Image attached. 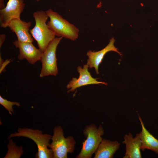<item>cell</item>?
Here are the masks:
<instances>
[{
  "instance_id": "obj_1",
  "label": "cell",
  "mask_w": 158,
  "mask_h": 158,
  "mask_svg": "<svg viewBox=\"0 0 158 158\" xmlns=\"http://www.w3.org/2000/svg\"><path fill=\"white\" fill-rule=\"evenodd\" d=\"M16 137H23L29 138L35 142L38 148L35 158H53L52 150L51 149L48 148L50 144L49 142L52 135L43 134L42 130L37 129L24 128H19L17 132L10 134L8 139Z\"/></svg>"
},
{
  "instance_id": "obj_2",
  "label": "cell",
  "mask_w": 158,
  "mask_h": 158,
  "mask_svg": "<svg viewBox=\"0 0 158 158\" xmlns=\"http://www.w3.org/2000/svg\"><path fill=\"white\" fill-rule=\"evenodd\" d=\"M33 16L35 25L30 32L37 42L39 49L43 52L50 42L55 38L56 35L46 24L49 17L46 12L37 11L33 13Z\"/></svg>"
},
{
  "instance_id": "obj_3",
  "label": "cell",
  "mask_w": 158,
  "mask_h": 158,
  "mask_svg": "<svg viewBox=\"0 0 158 158\" xmlns=\"http://www.w3.org/2000/svg\"><path fill=\"white\" fill-rule=\"evenodd\" d=\"M45 12L50 19L47 24L56 36L72 41L78 38L79 30L75 25L70 23L51 9Z\"/></svg>"
},
{
  "instance_id": "obj_4",
  "label": "cell",
  "mask_w": 158,
  "mask_h": 158,
  "mask_svg": "<svg viewBox=\"0 0 158 158\" xmlns=\"http://www.w3.org/2000/svg\"><path fill=\"white\" fill-rule=\"evenodd\" d=\"M86 139L83 142L82 148L77 158H90L95 153L103 138L104 129L101 125L97 127L92 124L86 126L83 131Z\"/></svg>"
},
{
  "instance_id": "obj_5",
  "label": "cell",
  "mask_w": 158,
  "mask_h": 158,
  "mask_svg": "<svg viewBox=\"0 0 158 158\" xmlns=\"http://www.w3.org/2000/svg\"><path fill=\"white\" fill-rule=\"evenodd\" d=\"M51 140L48 147L52 150L53 158H67L68 153L74 152L75 144L74 138L72 136L65 138L61 126L54 127Z\"/></svg>"
},
{
  "instance_id": "obj_6",
  "label": "cell",
  "mask_w": 158,
  "mask_h": 158,
  "mask_svg": "<svg viewBox=\"0 0 158 158\" xmlns=\"http://www.w3.org/2000/svg\"><path fill=\"white\" fill-rule=\"evenodd\" d=\"M62 38V37L55 38L50 42L43 52L40 60L42 65L40 74V77L49 75L56 76L57 74L56 51Z\"/></svg>"
},
{
  "instance_id": "obj_7",
  "label": "cell",
  "mask_w": 158,
  "mask_h": 158,
  "mask_svg": "<svg viewBox=\"0 0 158 158\" xmlns=\"http://www.w3.org/2000/svg\"><path fill=\"white\" fill-rule=\"evenodd\" d=\"M25 5L23 0H9L5 8L0 10V27L6 28L12 20L20 19Z\"/></svg>"
},
{
  "instance_id": "obj_8",
  "label": "cell",
  "mask_w": 158,
  "mask_h": 158,
  "mask_svg": "<svg viewBox=\"0 0 158 158\" xmlns=\"http://www.w3.org/2000/svg\"><path fill=\"white\" fill-rule=\"evenodd\" d=\"M88 66L87 64L83 65V68L78 66L77 70L79 74L78 78H73L66 86L68 89H70L68 91L69 92H73L75 90L80 87L89 85L103 84L107 85L106 83L97 81V78H93L88 71Z\"/></svg>"
},
{
  "instance_id": "obj_9",
  "label": "cell",
  "mask_w": 158,
  "mask_h": 158,
  "mask_svg": "<svg viewBox=\"0 0 158 158\" xmlns=\"http://www.w3.org/2000/svg\"><path fill=\"white\" fill-rule=\"evenodd\" d=\"M13 44L19 49V54L18 58L20 60L24 59L31 64L40 60L43 52L39 49L36 48L32 43L22 42L16 40Z\"/></svg>"
},
{
  "instance_id": "obj_10",
  "label": "cell",
  "mask_w": 158,
  "mask_h": 158,
  "mask_svg": "<svg viewBox=\"0 0 158 158\" xmlns=\"http://www.w3.org/2000/svg\"><path fill=\"white\" fill-rule=\"evenodd\" d=\"M115 42L114 38L112 37L110 40L108 44L103 49L97 51L89 50L87 52L86 55L88 57V59L87 64L90 68H94L97 74H99V66L102 62L104 56L108 52L113 51L118 53L121 56H122L121 53L114 46Z\"/></svg>"
},
{
  "instance_id": "obj_11",
  "label": "cell",
  "mask_w": 158,
  "mask_h": 158,
  "mask_svg": "<svg viewBox=\"0 0 158 158\" xmlns=\"http://www.w3.org/2000/svg\"><path fill=\"white\" fill-rule=\"evenodd\" d=\"M122 143L125 145V153L123 158H141L142 142L139 133L133 137L130 133L125 135Z\"/></svg>"
},
{
  "instance_id": "obj_12",
  "label": "cell",
  "mask_w": 158,
  "mask_h": 158,
  "mask_svg": "<svg viewBox=\"0 0 158 158\" xmlns=\"http://www.w3.org/2000/svg\"><path fill=\"white\" fill-rule=\"evenodd\" d=\"M31 25L30 22H27L20 19H14L9 23L8 27L11 31L15 33L18 41L32 43L33 40L29 32Z\"/></svg>"
},
{
  "instance_id": "obj_13",
  "label": "cell",
  "mask_w": 158,
  "mask_h": 158,
  "mask_svg": "<svg viewBox=\"0 0 158 158\" xmlns=\"http://www.w3.org/2000/svg\"><path fill=\"white\" fill-rule=\"evenodd\" d=\"M120 146V143L116 140L102 139L94 153V158H112Z\"/></svg>"
},
{
  "instance_id": "obj_14",
  "label": "cell",
  "mask_w": 158,
  "mask_h": 158,
  "mask_svg": "<svg viewBox=\"0 0 158 158\" xmlns=\"http://www.w3.org/2000/svg\"><path fill=\"white\" fill-rule=\"evenodd\" d=\"M138 116L142 128L141 130L139 133L142 142L141 150H150L158 154V140L146 129L140 116L139 114Z\"/></svg>"
},
{
  "instance_id": "obj_15",
  "label": "cell",
  "mask_w": 158,
  "mask_h": 158,
  "mask_svg": "<svg viewBox=\"0 0 158 158\" xmlns=\"http://www.w3.org/2000/svg\"><path fill=\"white\" fill-rule=\"evenodd\" d=\"M8 150L4 158H20L24 152L22 146H18L11 139L7 145Z\"/></svg>"
},
{
  "instance_id": "obj_16",
  "label": "cell",
  "mask_w": 158,
  "mask_h": 158,
  "mask_svg": "<svg viewBox=\"0 0 158 158\" xmlns=\"http://www.w3.org/2000/svg\"><path fill=\"white\" fill-rule=\"evenodd\" d=\"M0 104L8 111L11 115H12V113H14L13 108V106L16 105L18 107L20 106V103L8 101L3 98L1 96H0Z\"/></svg>"
},
{
  "instance_id": "obj_17",
  "label": "cell",
  "mask_w": 158,
  "mask_h": 158,
  "mask_svg": "<svg viewBox=\"0 0 158 158\" xmlns=\"http://www.w3.org/2000/svg\"><path fill=\"white\" fill-rule=\"evenodd\" d=\"M6 35L4 34H1L0 35V47L4 43L6 38Z\"/></svg>"
},
{
  "instance_id": "obj_18",
  "label": "cell",
  "mask_w": 158,
  "mask_h": 158,
  "mask_svg": "<svg viewBox=\"0 0 158 158\" xmlns=\"http://www.w3.org/2000/svg\"><path fill=\"white\" fill-rule=\"evenodd\" d=\"M5 0H0V9H2L5 8L4 1Z\"/></svg>"
},
{
  "instance_id": "obj_19",
  "label": "cell",
  "mask_w": 158,
  "mask_h": 158,
  "mask_svg": "<svg viewBox=\"0 0 158 158\" xmlns=\"http://www.w3.org/2000/svg\"><path fill=\"white\" fill-rule=\"evenodd\" d=\"M40 0H37L36 1H37V2H39Z\"/></svg>"
}]
</instances>
